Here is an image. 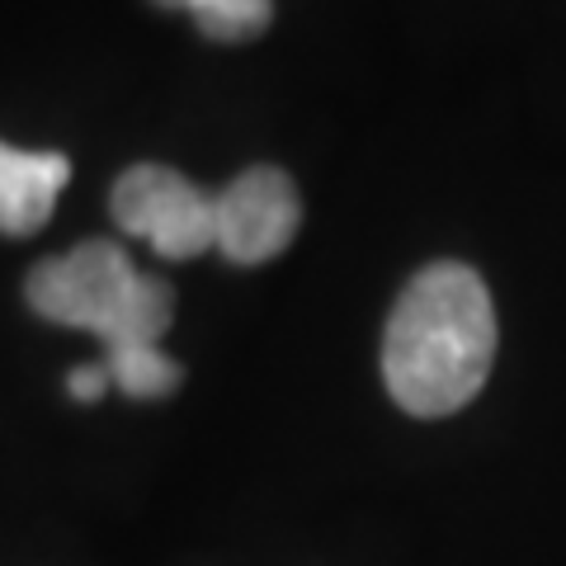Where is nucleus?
I'll use <instances>...</instances> for the list:
<instances>
[{
	"label": "nucleus",
	"mask_w": 566,
	"mask_h": 566,
	"mask_svg": "<svg viewBox=\"0 0 566 566\" xmlns=\"http://www.w3.org/2000/svg\"><path fill=\"white\" fill-rule=\"evenodd\" d=\"M24 293L52 326L95 335L109 387L123 397L156 401L180 387V364L161 349V335L175 322V293L156 274H142L118 241H85L43 260Z\"/></svg>",
	"instance_id": "f257e3e1"
},
{
	"label": "nucleus",
	"mask_w": 566,
	"mask_h": 566,
	"mask_svg": "<svg viewBox=\"0 0 566 566\" xmlns=\"http://www.w3.org/2000/svg\"><path fill=\"white\" fill-rule=\"evenodd\" d=\"M495 359V307L476 270L439 260L401 289L382 335V382L411 416H453Z\"/></svg>",
	"instance_id": "f03ea898"
},
{
	"label": "nucleus",
	"mask_w": 566,
	"mask_h": 566,
	"mask_svg": "<svg viewBox=\"0 0 566 566\" xmlns=\"http://www.w3.org/2000/svg\"><path fill=\"white\" fill-rule=\"evenodd\" d=\"M114 222L147 241L161 260H193L212 251V193L170 166H133L109 193Z\"/></svg>",
	"instance_id": "7ed1b4c3"
},
{
	"label": "nucleus",
	"mask_w": 566,
	"mask_h": 566,
	"mask_svg": "<svg viewBox=\"0 0 566 566\" xmlns=\"http://www.w3.org/2000/svg\"><path fill=\"white\" fill-rule=\"evenodd\" d=\"M297 222H303V199L274 166L245 170L222 193H212V251H222L232 264H264L289 251Z\"/></svg>",
	"instance_id": "20e7f679"
},
{
	"label": "nucleus",
	"mask_w": 566,
	"mask_h": 566,
	"mask_svg": "<svg viewBox=\"0 0 566 566\" xmlns=\"http://www.w3.org/2000/svg\"><path fill=\"white\" fill-rule=\"evenodd\" d=\"M66 180L71 161L62 151H20L0 142V232L33 237L39 227H48Z\"/></svg>",
	"instance_id": "39448f33"
},
{
	"label": "nucleus",
	"mask_w": 566,
	"mask_h": 566,
	"mask_svg": "<svg viewBox=\"0 0 566 566\" xmlns=\"http://www.w3.org/2000/svg\"><path fill=\"white\" fill-rule=\"evenodd\" d=\"M156 6L193 14V24H199L208 39H218V43L255 39V33L270 24V14H274L270 0H156Z\"/></svg>",
	"instance_id": "423d86ee"
},
{
	"label": "nucleus",
	"mask_w": 566,
	"mask_h": 566,
	"mask_svg": "<svg viewBox=\"0 0 566 566\" xmlns=\"http://www.w3.org/2000/svg\"><path fill=\"white\" fill-rule=\"evenodd\" d=\"M66 392L76 397V401H99L104 392H109V374H104V364H81V368H71Z\"/></svg>",
	"instance_id": "0eeeda50"
}]
</instances>
